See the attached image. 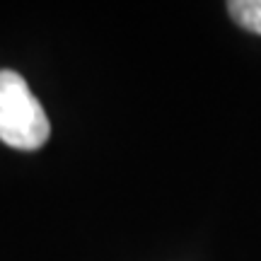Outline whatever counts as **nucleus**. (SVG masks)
I'll use <instances>...</instances> for the list:
<instances>
[{
    "mask_svg": "<svg viewBox=\"0 0 261 261\" xmlns=\"http://www.w3.org/2000/svg\"><path fill=\"white\" fill-rule=\"evenodd\" d=\"M48 136V116L27 80L15 70H0V140L15 150H39Z\"/></svg>",
    "mask_w": 261,
    "mask_h": 261,
    "instance_id": "obj_1",
    "label": "nucleus"
},
{
    "mask_svg": "<svg viewBox=\"0 0 261 261\" xmlns=\"http://www.w3.org/2000/svg\"><path fill=\"white\" fill-rule=\"evenodd\" d=\"M227 10L240 27L261 34V0H232L227 3Z\"/></svg>",
    "mask_w": 261,
    "mask_h": 261,
    "instance_id": "obj_2",
    "label": "nucleus"
}]
</instances>
